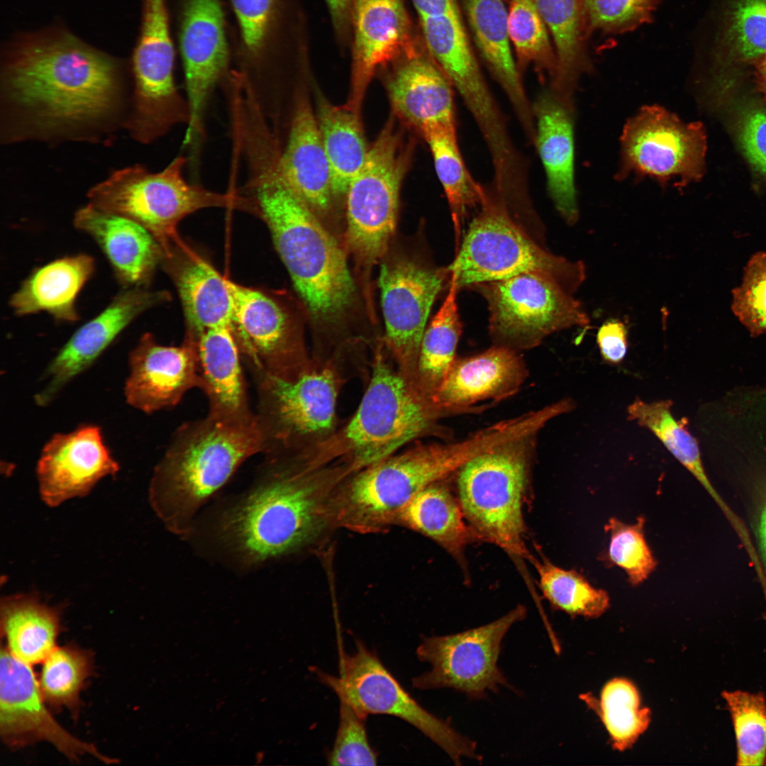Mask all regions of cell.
<instances>
[{"label":"cell","mask_w":766,"mask_h":766,"mask_svg":"<svg viewBox=\"0 0 766 766\" xmlns=\"http://www.w3.org/2000/svg\"><path fill=\"white\" fill-rule=\"evenodd\" d=\"M470 289L487 303L489 333L495 345L520 352L538 346L554 333L589 323L573 294L541 274H521Z\"/></svg>","instance_id":"13"},{"label":"cell","mask_w":766,"mask_h":766,"mask_svg":"<svg viewBox=\"0 0 766 766\" xmlns=\"http://www.w3.org/2000/svg\"><path fill=\"white\" fill-rule=\"evenodd\" d=\"M118 470L101 428L80 426L53 435L41 450L35 469L39 494L47 506L55 507L85 496L99 481Z\"/></svg>","instance_id":"23"},{"label":"cell","mask_w":766,"mask_h":766,"mask_svg":"<svg viewBox=\"0 0 766 766\" xmlns=\"http://www.w3.org/2000/svg\"><path fill=\"white\" fill-rule=\"evenodd\" d=\"M645 524L644 516H639L633 523L611 517L604 526L609 543L601 559L609 565L621 569L633 587L647 580L657 566L645 536Z\"/></svg>","instance_id":"47"},{"label":"cell","mask_w":766,"mask_h":766,"mask_svg":"<svg viewBox=\"0 0 766 766\" xmlns=\"http://www.w3.org/2000/svg\"><path fill=\"white\" fill-rule=\"evenodd\" d=\"M280 166L288 184L316 216L330 211L334 196L330 167L316 116L301 92L295 98Z\"/></svg>","instance_id":"30"},{"label":"cell","mask_w":766,"mask_h":766,"mask_svg":"<svg viewBox=\"0 0 766 766\" xmlns=\"http://www.w3.org/2000/svg\"><path fill=\"white\" fill-rule=\"evenodd\" d=\"M169 299L164 291L142 287L119 293L100 313L79 328L51 360L45 384L35 396L40 406L50 403L73 379L89 368L138 316Z\"/></svg>","instance_id":"24"},{"label":"cell","mask_w":766,"mask_h":766,"mask_svg":"<svg viewBox=\"0 0 766 766\" xmlns=\"http://www.w3.org/2000/svg\"><path fill=\"white\" fill-rule=\"evenodd\" d=\"M597 709L614 747L618 750L633 745L647 729L650 720L649 710L641 706L636 687L623 678L606 684Z\"/></svg>","instance_id":"44"},{"label":"cell","mask_w":766,"mask_h":766,"mask_svg":"<svg viewBox=\"0 0 766 766\" xmlns=\"http://www.w3.org/2000/svg\"><path fill=\"white\" fill-rule=\"evenodd\" d=\"M264 455L255 482L217 526L222 545L250 566L298 550L334 520L333 498L325 486L288 454Z\"/></svg>","instance_id":"3"},{"label":"cell","mask_w":766,"mask_h":766,"mask_svg":"<svg viewBox=\"0 0 766 766\" xmlns=\"http://www.w3.org/2000/svg\"><path fill=\"white\" fill-rule=\"evenodd\" d=\"M755 526L762 561L766 567V475L757 482Z\"/></svg>","instance_id":"54"},{"label":"cell","mask_w":766,"mask_h":766,"mask_svg":"<svg viewBox=\"0 0 766 766\" xmlns=\"http://www.w3.org/2000/svg\"><path fill=\"white\" fill-rule=\"evenodd\" d=\"M410 148L404 145L403 137L390 120L349 184L345 194V251L366 279L390 247Z\"/></svg>","instance_id":"10"},{"label":"cell","mask_w":766,"mask_h":766,"mask_svg":"<svg viewBox=\"0 0 766 766\" xmlns=\"http://www.w3.org/2000/svg\"><path fill=\"white\" fill-rule=\"evenodd\" d=\"M469 23L487 67L506 96L528 145L534 146L535 124L531 101L514 59L503 0H465Z\"/></svg>","instance_id":"29"},{"label":"cell","mask_w":766,"mask_h":766,"mask_svg":"<svg viewBox=\"0 0 766 766\" xmlns=\"http://www.w3.org/2000/svg\"><path fill=\"white\" fill-rule=\"evenodd\" d=\"M737 132L749 163L766 177V109L757 105L745 107L740 113Z\"/></svg>","instance_id":"51"},{"label":"cell","mask_w":766,"mask_h":766,"mask_svg":"<svg viewBox=\"0 0 766 766\" xmlns=\"http://www.w3.org/2000/svg\"><path fill=\"white\" fill-rule=\"evenodd\" d=\"M535 124L534 148L543 165L548 194L570 226L579 219L574 185V104L550 87L532 102Z\"/></svg>","instance_id":"27"},{"label":"cell","mask_w":766,"mask_h":766,"mask_svg":"<svg viewBox=\"0 0 766 766\" xmlns=\"http://www.w3.org/2000/svg\"><path fill=\"white\" fill-rule=\"evenodd\" d=\"M546 28L533 0H511L508 28L518 71L521 74L533 65L540 76L549 77L551 82L557 62Z\"/></svg>","instance_id":"45"},{"label":"cell","mask_w":766,"mask_h":766,"mask_svg":"<svg viewBox=\"0 0 766 766\" xmlns=\"http://www.w3.org/2000/svg\"><path fill=\"white\" fill-rule=\"evenodd\" d=\"M316 116L330 167L333 194L345 196L369 152L359 111L347 104L338 106L321 99Z\"/></svg>","instance_id":"38"},{"label":"cell","mask_w":766,"mask_h":766,"mask_svg":"<svg viewBox=\"0 0 766 766\" xmlns=\"http://www.w3.org/2000/svg\"><path fill=\"white\" fill-rule=\"evenodd\" d=\"M444 416L431 399L410 386L379 355L345 437L356 467L366 468L431 431Z\"/></svg>","instance_id":"12"},{"label":"cell","mask_w":766,"mask_h":766,"mask_svg":"<svg viewBox=\"0 0 766 766\" xmlns=\"http://www.w3.org/2000/svg\"><path fill=\"white\" fill-rule=\"evenodd\" d=\"M187 336L196 343L208 414L238 421L254 418L232 325L212 327L196 336Z\"/></svg>","instance_id":"32"},{"label":"cell","mask_w":766,"mask_h":766,"mask_svg":"<svg viewBox=\"0 0 766 766\" xmlns=\"http://www.w3.org/2000/svg\"><path fill=\"white\" fill-rule=\"evenodd\" d=\"M123 71L118 59L62 28L18 36L1 65V141L106 140L128 112Z\"/></svg>","instance_id":"1"},{"label":"cell","mask_w":766,"mask_h":766,"mask_svg":"<svg viewBox=\"0 0 766 766\" xmlns=\"http://www.w3.org/2000/svg\"><path fill=\"white\" fill-rule=\"evenodd\" d=\"M732 311L753 337L766 334V252H759L744 269L733 292Z\"/></svg>","instance_id":"48"},{"label":"cell","mask_w":766,"mask_h":766,"mask_svg":"<svg viewBox=\"0 0 766 766\" xmlns=\"http://www.w3.org/2000/svg\"><path fill=\"white\" fill-rule=\"evenodd\" d=\"M256 415L230 420L206 414L174 432L149 486V500L166 528L191 533L198 511L249 457L263 453Z\"/></svg>","instance_id":"4"},{"label":"cell","mask_w":766,"mask_h":766,"mask_svg":"<svg viewBox=\"0 0 766 766\" xmlns=\"http://www.w3.org/2000/svg\"><path fill=\"white\" fill-rule=\"evenodd\" d=\"M444 480L418 492L402 509L397 522L435 541L460 562L466 546L479 538Z\"/></svg>","instance_id":"36"},{"label":"cell","mask_w":766,"mask_h":766,"mask_svg":"<svg viewBox=\"0 0 766 766\" xmlns=\"http://www.w3.org/2000/svg\"><path fill=\"white\" fill-rule=\"evenodd\" d=\"M244 162L245 193L270 229L311 321L318 326H338L351 313L357 298L345 250L288 184L276 150L255 149Z\"/></svg>","instance_id":"2"},{"label":"cell","mask_w":766,"mask_h":766,"mask_svg":"<svg viewBox=\"0 0 766 766\" xmlns=\"http://www.w3.org/2000/svg\"><path fill=\"white\" fill-rule=\"evenodd\" d=\"M390 248V247H389ZM379 284L387 341L416 371L422 338L435 300L450 285L447 267L423 249L392 252L381 260Z\"/></svg>","instance_id":"18"},{"label":"cell","mask_w":766,"mask_h":766,"mask_svg":"<svg viewBox=\"0 0 766 766\" xmlns=\"http://www.w3.org/2000/svg\"><path fill=\"white\" fill-rule=\"evenodd\" d=\"M447 266L459 290L479 284L535 273L547 277L571 294L586 278L581 261L572 262L545 248L518 221L492 185Z\"/></svg>","instance_id":"6"},{"label":"cell","mask_w":766,"mask_h":766,"mask_svg":"<svg viewBox=\"0 0 766 766\" xmlns=\"http://www.w3.org/2000/svg\"><path fill=\"white\" fill-rule=\"evenodd\" d=\"M188 162L189 157L179 154L158 172L141 164L115 170L90 188L89 203L143 226L164 254L179 237V223L196 211L216 207L253 213V203L244 193H221L189 182L184 175Z\"/></svg>","instance_id":"7"},{"label":"cell","mask_w":766,"mask_h":766,"mask_svg":"<svg viewBox=\"0 0 766 766\" xmlns=\"http://www.w3.org/2000/svg\"><path fill=\"white\" fill-rule=\"evenodd\" d=\"M232 327L252 374H290L301 366L296 326L286 309L262 291L228 279Z\"/></svg>","instance_id":"20"},{"label":"cell","mask_w":766,"mask_h":766,"mask_svg":"<svg viewBox=\"0 0 766 766\" xmlns=\"http://www.w3.org/2000/svg\"><path fill=\"white\" fill-rule=\"evenodd\" d=\"M709 45L719 67L750 65L766 55V0H716Z\"/></svg>","instance_id":"34"},{"label":"cell","mask_w":766,"mask_h":766,"mask_svg":"<svg viewBox=\"0 0 766 766\" xmlns=\"http://www.w3.org/2000/svg\"><path fill=\"white\" fill-rule=\"evenodd\" d=\"M128 363L126 401L145 413L174 407L189 390L202 389L196 343L189 336L173 346L145 333L129 353Z\"/></svg>","instance_id":"22"},{"label":"cell","mask_w":766,"mask_h":766,"mask_svg":"<svg viewBox=\"0 0 766 766\" xmlns=\"http://www.w3.org/2000/svg\"><path fill=\"white\" fill-rule=\"evenodd\" d=\"M351 31L352 89L347 104L359 111L374 74L421 32L407 0H353Z\"/></svg>","instance_id":"25"},{"label":"cell","mask_w":766,"mask_h":766,"mask_svg":"<svg viewBox=\"0 0 766 766\" xmlns=\"http://www.w3.org/2000/svg\"><path fill=\"white\" fill-rule=\"evenodd\" d=\"M60 611L34 594L4 596L0 629L6 648L17 659L31 665L43 662L56 648L61 631Z\"/></svg>","instance_id":"35"},{"label":"cell","mask_w":766,"mask_h":766,"mask_svg":"<svg viewBox=\"0 0 766 766\" xmlns=\"http://www.w3.org/2000/svg\"><path fill=\"white\" fill-rule=\"evenodd\" d=\"M339 721L328 757L330 765H376L377 754L371 746L365 726L367 717L339 699Z\"/></svg>","instance_id":"49"},{"label":"cell","mask_w":766,"mask_h":766,"mask_svg":"<svg viewBox=\"0 0 766 766\" xmlns=\"http://www.w3.org/2000/svg\"><path fill=\"white\" fill-rule=\"evenodd\" d=\"M255 415L265 454L290 453L302 440L328 432L335 416L337 384L328 369L285 376L252 373Z\"/></svg>","instance_id":"16"},{"label":"cell","mask_w":766,"mask_h":766,"mask_svg":"<svg viewBox=\"0 0 766 766\" xmlns=\"http://www.w3.org/2000/svg\"><path fill=\"white\" fill-rule=\"evenodd\" d=\"M233 67L266 115L271 93L307 62L309 35L304 0H229Z\"/></svg>","instance_id":"9"},{"label":"cell","mask_w":766,"mask_h":766,"mask_svg":"<svg viewBox=\"0 0 766 766\" xmlns=\"http://www.w3.org/2000/svg\"><path fill=\"white\" fill-rule=\"evenodd\" d=\"M94 266L93 258L84 254L52 261L23 282L12 295L10 306L18 316L45 311L60 321H76V298Z\"/></svg>","instance_id":"33"},{"label":"cell","mask_w":766,"mask_h":766,"mask_svg":"<svg viewBox=\"0 0 766 766\" xmlns=\"http://www.w3.org/2000/svg\"><path fill=\"white\" fill-rule=\"evenodd\" d=\"M618 179L650 177L665 186L684 187L703 174L706 135L699 122L685 123L657 106H645L628 119L621 137Z\"/></svg>","instance_id":"17"},{"label":"cell","mask_w":766,"mask_h":766,"mask_svg":"<svg viewBox=\"0 0 766 766\" xmlns=\"http://www.w3.org/2000/svg\"><path fill=\"white\" fill-rule=\"evenodd\" d=\"M329 13L336 45L350 50L352 38L351 9L353 0H324Z\"/></svg>","instance_id":"53"},{"label":"cell","mask_w":766,"mask_h":766,"mask_svg":"<svg viewBox=\"0 0 766 766\" xmlns=\"http://www.w3.org/2000/svg\"><path fill=\"white\" fill-rule=\"evenodd\" d=\"M91 653L74 645L56 647L43 662L38 682L47 704L55 709L78 713L79 694L91 676Z\"/></svg>","instance_id":"43"},{"label":"cell","mask_w":766,"mask_h":766,"mask_svg":"<svg viewBox=\"0 0 766 766\" xmlns=\"http://www.w3.org/2000/svg\"><path fill=\"white\" fill-rule=\"evenodd\" d=\"M596 344L606 363L620 364L628 350V331L625 323L617 319L604 322L597 331Z\"/></svg>","instance_id":"52"},{"label":"cell","mask_w":766,"mask_h":766,"mask_svg":"<svg viewBox=\"0 0 766 766\" xmlns=\"http://www.w3.org/2000/svg\"><path fill=\"white\" fill-rule=\"evenodd\" d=\"M526 613L525 606L518 605L485 625L450 635L423 637L416 655L431 668L412 679L413 687L421 690L453 689L474 700L486 698L488 692H499L501 686L517 692L499 667L498 660L506 633Z\"/></svg>","instance_id":"14"},{"label":"cell","mask_w":766,"mask_h":766,"mask_svg":"<svg viewBox=\"0 0 766 766\" xmlns=\"http://www.w3.org/2000/svg\"><path fill=\"white\" fill-rule=\"evenodd\" d=\"M183 69L190 117L186 135H205L206 111L215 89L233 67L229 22L223 0H168Z\"/></svg>","instance_id":"15"},{"label":"cell","mask_w":766,"mask_h":766,"mask_svg":"<svg viewBox=\"0 0 766 766\" xmlns=\"http://www.w3.org/2000/svg\"><path fill=\"white\" fill-rule=\"evenodd\" d=\"M74 224L96 241L126 288L142 287L163 260V250L152 233L126 217L89 203L75 213Z\"/></svg>","instance_id":"28"},{"label":"cell","mask_w":766,"mask_h":766,"mask_svg":"<svg viewBox=\"0 0 766 766\" xmlns=\"http://www.w3.org/2000/svg\"><path fill=\"white\" fill-rule=\"evenodd\" d=\"M162 261L174 282L189 336L218 326L232 325L233 299L228 279L178 238Z\"/></svg>","instance_id":"31"},{"label":"cell","mask_w":766,"mask_h":766,"mask_svg":"<svg viewBox=\"0 0 766 766\" xmlns=\"http://www.w3.org/2000/svg\"><path fill=\"white\" fill-rule=\"evenodd\" d=\"M531 562L537 571L543 595L554 609L572 616L597 618L609 607L608 592L594 587L575 570L558 567L544 557H533Z\"/></svg>","instance_id":"42"},{"label":"cell","mask_w":766,"mask_h":766,"mask_svg":"<svg viewBox=\"0 0 766 766\" xmlns=\"http://www.w3.org/2000/svg\"><path fill=\"white\" fill-rule=\"evenodd\" d=\"M750 65L755 69L756 82L766 100V55Z\"/></svg>","instance_id":"55"},{"label":"cell","mask_w":766,"mask_h":766,"mask_svg":"<svg viewBox=\"0 0 766 766\" xmlns=\"http://www.w3.org/2000/svg\"><path fill=\"white\" fill-rule=\"evenodd\" d=\"M556 48V71L550 88L560 98L574 103L580 73L587 69L582 45L578 0H533Z\"/></svg>","instance_id":"39"},{"label":"cell","mask_w":766,"mask_h":766,"mask_svg":"<svg viewBox=\"0 0 766 766\" xmlns=\"http://www.w3.org/2000/svg\"><path fill=\"white\" fill-rule=\"evenodd\" d=\"M318 680L360 714L388 715L415 727L442 749L456 765L464 758L482 761L475 741L457 731L450 721L423 708L401 685L377 653L356 640L352 654L339 651V675L312 667Z\"/></svg>","instance_id":"11"},{"label":"cell","mask_w":766,"mask_h":766,"mask_svg":"<svg viewBox=\"0 0 766 766\" xmlns=\"http://www.w3.org/2000/svg\"><path fill=\"white\" fill-rule=\"evenodd\" d=\"M501 440L499 430L489 426L460 441L421 445L370 465L333 498L334 521L362 531L397 522L418 492L456 474L470 459Z\"/></svg>","instance_id":"5"},{"label":"cell","mask_w":766,"mask_h":766,"mask_svg":"<svg viewBox=\"0 0 766 766\" xmlns=\"http://www.w3.org/2000/svg\"><path fill=\"white\" fill-rule=\"evenodd\" d=\"M380 71L396 113L419 133L431 127H457L456 93L421 35Z\"/></svg>","instance_id":"21"},{"label":"cell","mask_w":766,"mask_h":766,"mask_svg":"<svg viewBox=\"0 0 766 766\" xmlns=\"http://www.w3.org/2000/svg\"><path fill=\"white\" fill-rule=\"evenodd\" d=\"M669 399L645 401L636 398L627 408V418L649 430L674 457L699 482L711 498L719 494L702 463L698 441L687 428V419L675 418Z\"/></svg>","instance_id":"41"},{"label":"cell","mask_w":766,"mask_h":766,"mask_svg":"<svg viewBox=\"0 0 766 766\" xmlns=\"http://www.w3.org/2000/svg\"><path fill=\"white\" fill-rule=\"evenodd\" d=\"M729 711L736 745V765H766V699L761 692L722 693Z\"/></svg>","instance_id":"46"},{"label":"cell","mask_w":766,"mask_h":766,"mask_svg":"<svg viewBox=\"0 0 766 766\" xmlns=\"http://www.w3.org/2000/svg\"><path fill=\"white\" fill-rule=\"evenodd\" d=\"M539 432L517 436L482 452L456 472L457 499L478 538L530 562L533 556L524 543L523 503Z\"/></svg>","instance_id":"8"},{"label":"cell","mask_w":766,"mask_h":766,"mask_svg":"<svg viewBox=\"0 0 766 766\" xmlns=\"http://www.w3.org/2000/svg\"><path fill=\"white\" fill-rule=\"evenodd\" d=\"M420 134L429 147L437 177L446 196L457 250L462 238L464 222L472 210L479 208L484 186L474 180L465 165L458 144L457 127H431Z\"/></svg>","instance_id":"37"},{"label":"cell","mask_w":766,"mask_h":766,"mask_svg":"<svg viewBox=\"0 0 766 766\" xmlns=\"http://www.w3.org/2000/svg\"><path fill=\"white\" fill-rule=\"evenodd\" d=\"M528 377L518 351L493 345L470 357L456 358L432 400L446 416L477 413L481 402L496 403L516 394Z\"/></svg>","instance_id":"26"},{"label":"cell","mask_w":766,"mask_h":766,"mask_svg":"<svg viewBox=\"0 0 766 766\" xmlns=\"http://www.w3.org/2000/svg\"><path fill=\"white\" fill-rule=\"evenodd\" d=\"M459 291L455 283L450 281L448 294L422 338L416 368V386L431 400L456 359V349L462 329L457 301Z\"/></svg>","instance_id":"40"},{"label":"cell","mask_w":766,"mask_h":766,"mask_svg":"<svg viewBox=\"0 0 766 766\" xmlns=\"http://www.w3.org/2000/svg\"><path fill=\"white\" fill-rule=\"evenodd\" d=\"M46 704L30 665L1 645L0 734L5 744L17 749L45 741L72 762L89 755L105 764L118 762V759L102 754L94 745L64 728Z\"/></svg>","instance_id":"19"},{"label":"cell","mask_w":766,"mask_h":766,"mask_svg":"<svg viewBox=\"0 0 766 766\" xmlns=\"http://www.w3.org/2000/svg\"><path fill=\"white\" fill-rule=\"evenodd\" d=\"M656 3L657 0H583L582 11L591 28L618 32L646 21Z\"/></svg>","instance_id":"50"}]
</instances>
